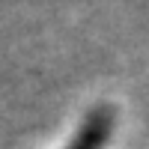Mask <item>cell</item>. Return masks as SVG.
Wrapping results in <instances>:
<instances>
[{
	"label": "cell",
	"mask_w": 149,
	"mask_h": 149,
	"mask_svg": "<svg viewBox=\"0 0 149 149\" xmlns=\"http://www.w3.org/2000/svg\"><path fill=\"white\" fill-rule=\"evenodd\" d=\"M110 131H113V110L110 107H95L90 116L84 119V125L72 137L66 149H104Z\"/></svg>",
	"instance_id": "cell-1"
}]
</instances>
